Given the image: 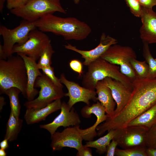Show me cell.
<instances>
[{
    "instance_id": "43",
    "label": "cell",
    "mask_w": 156,
    "mask_h": 156,
    "mask_svg": "<svg viewBox=\"0 0 156 156\" xmlns=\"http://www.w3.org/2000/svg\"><path fill=\"white\" fill-rule=\"evenodd\" d=\"M74 3L75 4H78L80 0H73Z\"/></svg>"
},
{
    "instance_id": "30",
    "label": "cell",
    "mask_w": 156,
    "mask_h": 156,
    "mask_svg": "<svg viewBox=\"0 0 156 156\" xmlns=\"http://www.w3.org/2000/svg\"><path fill=\"white\" fill-rule=\"evenodd\" d=\"M131 12L135 16L140 17L142 7L138 0H124Z\"/></svg>"
},
{
    "instance_id": "3",
    "label": "cell",
    "mask_w": 156,
    "mask_h": 156,
    "mask_svg": "<svg viewBox=\"0 0 156 156\" xmlns=\"http://www.w3.org/2000/svg\"><path fill=\"white\" fill-rule=\"evenodd\" d=\"M27 74L25 62L20 55L10 56L7 60H0V93L16 87L26 97Z\"/></svg>"
},
{
    "instance_id": "42",
    "label": "cell",
    "mask_w": 156,
    "mask_h": 156,
    "mask_svg": "<svg viewBox=\"0 0 156 156\" xmlns=\"http://www.w3.org/2000/svg\"><path fill=\"white\" fill-rule=\"evenodd\" d=\"M6 153L5 150L2 148L0 149V156H6Z\"/></svg>"
},
{
    "instance_id": "31",
    "label": "cell",
    "mask_w": 156,
    "mask_h": 156,
    "mask_svg": "<svg viewBox=\"0 0 156 156\" xmlns=\"http://www.w3.org/2000/svg\"><path fill=\"white\" fill-rule=\"evenodd\" d=\"M43 74L46 76L55 85L63 88V86L61 83L60 79L55 75L54 68L51 66L41 69Z\"/></svg>"
},
{
    "instance_id": "4",
    "label": "cell",
    "mask_w": 156,
    "mask_h": 156,
    "mask_svg": "<svg viewBox=\"0 0 156 156\" xmlns=\"http://www.w3.org/2000/svg\"><path fill=\"white\" fill-rule=\"evenodd\" d=\"M88 66L87 71L83 76V87L95 90L97 83L107 77L118 81L133 90L132 82L120 72L116 65L100 57L91 62Z\"/></svg>"
},
{
    "instance_id": "18",
    "label": "cell",
    "mask_w": 156,
    "mask_h": 156,
    "mask_svg": "<svg viewBox=\"0 0 156 156\" xmlns=\"http://www.w3.org/2000/svg\"><path fill=\"white\" fill-rule=\"evenodd\" d=\"M17 54L22 58L25 63L27 77L26 97L28 101L32 100L39 93L34 87L36 79L38 77L42 75L43 73L38 67L36 60L21 53Z\"/></svg>"
},
{
    "instance_id": "28",
    "label": "cell",
    "mask_w": 156,
    "mask_h": 156,
    "mask_svg": "<svg viewBox=\"0 0 156 156\" xmlns=\"http://www.w3.org/2000/svg\"><path fill=\"white\" fill-rule=\"evenodd\" d=\"M145 147H135L120 149L116 148L115 155L117 156H147Z\"/></svg>"
},
{
    "instance_id": "14",
    "label": "cell",
    "mask_w": 156,
    "mask_h": 156,
    "mask_svg": "<svg viewBox=\"0 0 156 156\" xmlns=\"http://www.w3.org/2000/svg\"><path fill=\"white\" fill-rule=\"evenodd\" d=\"M117 43V40L115 38L103 33L101 36L99 44L92 50L87 51L81 50L69 43L64 46L65 49L73 51L80 54L81 57L84 60L83 64L88 66L91 62L100 58L110 46L116 44Z\"/></svg>"
},
{
    "instance_id": "12",
    "label": "cell",
    "mask_w": 156,
    "mask_h": 156,
    "mask_svg": "<svg viewBox=\"0 0 156 156\" xmlns=\"http://www.w3.org/2000/svg\"><path fill=\"white\" fill-rule=\"evenodd\" d=\"M61 83L67 88L68 92L65 96H68L67 104L70 108L77 102H81L90 105V100L94 102L98 100L95 90L89 89L80 86L78 83L68 80L64 73H61L60 78Z\"/></svg>"
},
{
    "instance_id": "24",
    "label": "cell",
    "mask_w": 156,
    "mask_h": 156,
    "mask_svg": "<svg viewBox=\"0 0 156 156\" xmlns=\"http://www.w3.org/2000/svg\"><path fill=\"white\" fill-rule=\"evenodd\" d=\"M20 90L16 87L10 88L5 91L4 94L9 97L11 111L18 119L19 118L21 106L19 99Z\"/></svg>"
},
{
    "instance_id": "36",
    "label": "cell",
    "mask_w": 156,
    "mask_h": 156,
    "mask_svg": "<svg viewBox=\"0 0 156 156\" xmlns=\"http://www.w3.org/2000/svg\"><path fill=\"white\" fill-rule=\"evenodd\" d=\"M142 7L150 9L156 6V0H138Z\"/></svg>"
},
{
    "instance_id": "27",
    "label": "cell",
    "mask_w": 156,
    "mask_h": 156,
    "mask_svg": "<svg viewBox=\"0 0 156 156\" xmlns=\"http://www.w3.org/2000/svg\"><path fill=\"white\" fill-rule=\"evenodd\" d=\"M130 62L136 73L137 77L143 78L147 77L149 72V67L145 60L141 61L136 59H133L131 60Z\"/></svg>"
},
{
    "instance_id": "8",
    "label": "cell",
    "mask_w": 156,
    "mask_h": 156,
    "mask_svg": "<svg viewBox=\"0 0 156 156\" xmlns=\"http://www.w3.org/2000/svg\"><path fill=\"white\" fill-rule=\"evenodd\" d=\"M36 28L35 21L25 20L21 22L18 26L12 29L0 25V35L2 37L3 42L4 60L12 55V49L15 44L21 45L25 43L28 39L30 32Z\"/></svg>"
},
{
    "instance_id": "9",
    "label": "cell",
    "mask_w": 156,
    "mask_h": 156,
    "mask_svg": "<svg viewBox=\"0 0 156 156\" xmlns=\"http://www.w3.org/2000/svg\"><path fill=\"white\" fill-rule=\"evenodd\" d=\"M80 125L68 127L61 132H55L51 135L50 146L53 151H59L65 147L77 151L83 146L82 142L87 134L86 129H81Z\"/></svg>"
},
{
    "instance_id": "22",
    "label": "cell",
    "mask_w": 156,
    "mask_h": 156,
    "mask_svg": "<svg viewBox=\"0 0 156 156\" xmlns=\"http://www.w3.org/2000/svg\"><path fill=\"white\" fill-rule=\"evenodd\" d=\"M23 120L17 118L10 111L8 120L6 124V130L4 138L12 142L17 139L18 135L21 130Z\"/></svg>"
},
{
    "instance_id": "21",
    "label": "cell",
    "mask_w": 156,
    "mask_h": 156,
    "mask_svg": "<svg viewBox=\"0 0 156 156\" xmlns=\"http://www.w3.org/2000/svg\"><path fill=\"white\" fill-rule=\"evenodd\" d=\"M156 123V103L131 120L127 126H140L148 129Z\"/></svg>"
},
{
    "instance_id": "25",
    "label": "cell",
    "mask_w": 156,
    "mask_h": 156,
    "mask_svg": "<svg viewBox=\"0 0 156 156\" xmlns=\"http://www.w3.org/2000/svg\"><path fill=\"white\" fill-rule=\"evenodd\" d=\"M143 56L145 61L148 64L149 67V72L147 78H156V58L152 55L149 46L147 42L143 41Z\"/></svg>"
},
{
    "instance_id": "16",
    "label": "cell",
    "mask_w": 156,
    "mask_h": 156,
    "mask_svg": "<svg viewBox=\"0 0 156 156\" xmlns=\"http://www.w3.org/2000/svg\"><path fill=\"white\" fill-rule=\"evenodd\" d=\"M140 18L142 23L140 30L141 38L148 44L156 43V12L153 9L142 7Z\"/></svg>"
},
{
    "instance_id": "41",
    "label": "cell",
    "mask_w": 156,
    "mask_h": 156,
    "mask_svg": "<svg viewBox=\"0 0 156 156\" xmlns=\"http://www.w3.org/2000/svg\"><path fill=\"white\" fill-rule=\"evenodd\" d=\"M6 0H0V11L2 12L4 6V4Z\"/></svg>"
},
{
    "instance_id": "13",
    "label": "cell",
    "mask_w": 156,
    "mask_h": 156,
    "mask_svg": "<svg viewBox=\"0 0 156 156\" xmlns=\"http://www.w3.org/2000/svg\"><path fill=\"white\" fill-rule=\"evenodd\" d=\"M60 109V114L52 122L40 125V128L47 130L51 135L61 126L66 127L70 126H76L80 125L81 123L79 115L73 107L70 108L67 103L63 101Z\"/></svg>"
},
{
    "instance_id": "1",
    "label": "cell",
    "mask_w": 156,
    "mask_h": 156,
    "mask_svg": "<svg viewBox=\"0 0 156 156\" xmlns=\"http://www.w3.org/2000/svg\"><path fill=\"white\" fill-rule=\"evenodd\" d=\"M131 97L124 108L118 114L107 117L97 127L99 133L116 130L127 126L132 120L156 103V78H137L132 82Z\"/></svg>"
},
{
    "instance_id": "20",
    "label": "cell",
    "mask_w": 156,
    "mask_h": 156,
    "mask_svg": "<svg viewBox=\"0 0 156 156\" xmlns=\"http://www.w3.org/2000/svg\"><path fill=\"white\" fill-rule=\"evenodd\" d=\"M95 90L98 95L97 100L105 107L107 117L114 116L116 104L110 88L101 80L99 81L96 83Z\"/></svg>"
},
{
    "instance_id": "7",
    "label": "cell",
    "mask_w": 156,
    "mask_h": 156,
    "mask_svg": "<svg viewBox=\"0 0 156 156\" xmlns=\"http://www.w3.org/2000/svg\"><path fill=\"white\" fill-rule=\"evenodd\" d=\"M34 87L40 88L39 95L36 99L27 101L24 103V106L27 108H42L65 96L63 88L55 85L43 74L37 77Z\"/></svg>"
},
{
    "instance_id": "10",
    "label": "cell",
    "mask_w": 156,
    "mask_h": 156,
    "mask_svg": "<svg viewBox=\"0 0 156 156\" xmlns=\"http://www.w3.org/2000/svg\"><path fill=\"white\" fill-rule=\"evenodd\" d=\"M148 129L140 126H127L116 130L113 138L122 149L146 147Z\"/></svg>"
},
{
    "instance_id": "23",
    "label": "cell",
    "mask_w": 156,
    "mask_h": 156,
    "mask_svg": "<svg viewBox=\"0 0 156 156\" xmlns=\"http://www.w3.org/2000/svg\"><path fill=\"white\" fill-rule=\"evenodd\" d=\"M115 132L116 130H111L105 135L96 140L88 141L84 145L96 148V152L100 155L104 154L106 153L107 146L113 139Z\"/></svg>"
},
{
    "instance_id": "29",
    "label": "cell",
    "mask_w": 156,
    "mask_h": 156,
    "mask_svg": "<svg viewBox=\"0 0 156 156\" xmlns=\"http://www.w3.org/2000/svg\"><path fill=\"white\" fill-rule=\"evenodd\" d=\"M146 147V148L156 149V123L147 131Z\"/></svg>"
},
{
    "instance_id": "37",
    "label": "cell",
    "mask_w": 156,
    "mask_h": 156,
    "mask_svg": "<svg viewBox=\"0 0 156 156\" xmlns=\"http://www.w3.org/2000/svg\"><path fill=\"white\" fill-rule=\"evenodd\" d=\"M8 141V139L4 138L0 143V148L5 150L8 149L9 147Z\"/></svg>"
},
{
    "instance_id": "32",
    "label": "cell",
    "mask_w": 156,
    "mask_h": 156,
    "mask_svg": "<svg viewBox=\"0 0 156 156\" xmlns=\"http://www.w3.org/2000/svg\"><path fill=\"white\" fill-rule=\"evenodd\" d=\"M31 0H7L6 6L11 10L22 6Z\"/></svg>"
},
{
    "instance_id": "2",
    "label": "cell",
    "mask_w": 156,
    "mask_h": 156,
    "mask_svg": "<svg viewBox=\"0 0 156 156\" xmlns=\"http://www.w3.org/2000/svg\"><path fill=\"white\" fill-rule=\"evenodd\" d=\"M37 28L43 32L53 33L66 40H81L91 32L90 26L74 17H62L53 14L46 15L35 21Z\"/></svg>"
},
{
    "instance_id": "33",
    "label": "cell",
    "mask_w": 156,
    "mask_h": 156,
    "mask_svg": "<svg viewBox=\"0 0 156 156\" xmlns=\"http://www.w3.org/2000/svg\"><path fill=\"white\" fill-rule=\"evenodd\" d=\"M70 68L79 74L80 77L83 73V64L79 60L74 59L71 60L69 63Z\"/></svg>"
},
{
    "instance_id": "17",
    "label": "cell",
    "mask_w": 156,
    "mask_h": 156,
    "mask_svg": "<svg viewBox=\"0 0 156 156\" xmlns=\"http://www.w3.org/2000/svg\"><path fill=\"white\" fill-rule=\"evenodd\" d=\"M105 113V107L99 101H97L96 103L91 106L87 105L82 108L81 114L83 117L90 118L92 114H94L96 117V120L94 125L87 128L88 133L85 136L84 140L88 141H92L96 136L97 133L96 130L97 127L107 118V116Z\"/></svg>"
},
{
    "instance_id": "35",
    "label": "cell",
    "mask_w": 156,
    "mask_h": 156,
    "mask_svg": "<svg viewBox=\"0 0 156 156\" xmlns=\"http://www.w3.org/2000/svg\"><path fill=\"white\" fill-rule=\"evenodd\" d=\"M90 147L83 145L77 151V156H92V152Z\"/></svg>"
},
{
    "instance_id": "40",
    "label": "cell",
    "mask_w": 156,
    "mask_h": 156,
    "mask_svg": "<svg viewBox=\"0 0 156 156\" xmlns=\"http://www.w3.org/2000/svg\"><path fill=\"white\" fill-rule=\"evenodd\" d=\"M4 53L3 49V45H0V60H4Z\"/></svg>"
},
{
    "instance_id": "5",
    "label": "cell",
    "mask_w": 156,
    "mask_h": 156,
    "mask_svg": "<svg viewBox=\"0 0 156 156\" xmlns=\"http://www.w3.org/2000/svg\"><path fill=\"white\" fill-rule=\"evenodd\" d=\"M10 11L17 16L31 22L35 21L46 15L55 12L66 13L60 0H31L25 5Z\"/></svg>"
},
{
    "instance_id": "19",
    "label": "cell",
    "mask_w": 156,
    "mask_h": 156,
    "mask_svg": "<svg viewBox=\"0 0 156 156\" xmlns=\"http://www.w3.org/2000/svg\"><path fill=\"white\" fill-rule=\"evenodd\" d=\"M61 99L56 100L41 108H27L24 118L26 123L32 125L45 120L50 114L61 109Z\"/></svg>"
},
{
    "instance_id": "39",
    "label": "cell",
    "mask_w": 156,
    "mask_h": 156,
    "mask_svg": "<svg viewBox=\"0 0 156 156\" xmlns=\"http://www.w3.org/2000/svg\"><path fill=\"white\" fill-rule=\"evenodd\" d=\"M5 104V99L3 96L0 97V110L1 111L3 109V106Z\"/></svg>"
},
{
    "instance_id": "38",
    "label": "cell",
    "mask_w": 156,
    "mask_h": 156,
    "mask_svg": "<svg viewBox=\"0 0 156 156\" xmlns=\"http://www.w3.org/2000/svg\"><path fill=\"white\" fill-rule=\"evenodd\" d=\"M146 152L147 156H156V149L146 148Z\"/></svg>"
},
{
    "instance_id": "6",
    "label": "cell",
    "mask_w": 156,
    "mask_h": 156,
    "mask_svg": "<svg viewBox=\"0 0 156 156\" xmlns=\"http://www.w3.org/2000/svg\"><path fill=\"white\" fill-rule=\"evenodd\" d=\"M101 58L112 64L119 65L121 73L132 82L137 75L130 62L136 59V54L131 47L114 44L110 46L101 56Z\"/></svg>"
},
{
    "instance_id": "26",
    "label": "cell",
    "mask_w": 156,
    "mask_h": 156,
    "mask_svg": "<svg viewBox=\"0 0 156 156\" xmlns=\"http://www.w3.org/2000/svg\"><path fill=\"white\" fill-rule=\"evenodd\" d=\"M55 53L51 43L48 44L41 54L37 63V66L40 69L51 66V58Z\"/></svg>"
},
{
    "instance_id": "15",
    "label": "cell",
    "mask_w": 156,
    "mask_h": 156,
    "mask_svg": "<svg viewBox=\"0 0 156 156\" xmlns=\"http://www.w3.org/2000/svg\"><path fill=\"white\" fill-rule=\"evenodd\" d=\"M111 89L117 105L114 115L120 112L125 107L131 96L133 90L121 82L107 77L102 80Z\"/></svg>"
},
{
    "instance_id": "11",
    "label": "cell",
    "mask_w": 156,
    "mask_h": 156,
    "mask_svg": "<svg viewBox=\"0 0 156 156\" xmlns=\"http://www.w3.org/2000/svg\"><path fill=\"white\" fill-rule=\"evenodd\" d=\"M50 43L49 37L44 32L36 29L30 32L25 43L14 46L12 53H21L37 61L45 48Z\"/></svg>"
},
{
    "instance_id": "34",
    "label": "cell",
    "mask_w": 156,
    "mask_h": 156,
    "mask_svg": "<svg viewBox=\"0 0 156 156\" xmlns=\"http://www.w3.org/2000/svg\"><path fill=\"white\" fill-rule=\"evenodd\" d=\"M118 146L117 142L113 139L107 148L106 150V156H114L115 155L116 146Z\"/></svg>"
}]
</instances>
